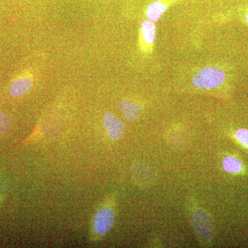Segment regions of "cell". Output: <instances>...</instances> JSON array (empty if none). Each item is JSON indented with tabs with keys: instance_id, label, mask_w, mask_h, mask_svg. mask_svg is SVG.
<instances>
[{
	"instance_id": "11",
	"label": "cell",
	"mask_w": 248,
	"mask_h": 248,
	"mask_svg": "<svg viewBox=\"0 0 248 248\" xmlns=\"http://www.w3.org/2000/svg\"><path fill=\"white\" fill-rule=\"evenodd\" d=\"M235 136L241 144L248 148V130L239 129L235 133Z\"/></svg>"
},
{
	"instance_id": "12",
	"label": "cell",
	"mask_w": 248,
	"mask_h": 248,
	"mask_svg": "<svg viewBox=\"0 0 248 248\" xmlns=\"http://www.w3.org/2000/svg\"><path fill=\"white\" fill-rule=\"evenodd\" d=\"M246 22H247V24H248V11L247 12V14H246Z\"/></svg>"
},
{
	"instance_id": "10",
	"label": "cell",
	"mask_w": 248,
	"mask_h": 248,
	"mask_svg": "<svg viewBox=\"0 0 248 248\" xmlns=\"http://www.w3.org/2000/svg\"><path fill=\"white\" fill-rule=\"evenodd\" d=\"M11 122L9 117L0 111V135H4L9 131Z\"/></svg>"
},
{
	"instance_id": "8",
	"label": "cell",
	"mask_w": 248,
	"mask_h": 248,
	"mask_svg": "<svg viewBox=\"0 0 248 248\" xmlns=\"http://www.w3.org/2000/svg\"><path fill=\"white\" fill-rule=\"evenodd\" d=\"M223 168L226 172L238 173L243 169L242 164L239 159L232 156H227L223 161Z\"/></svg>"
},
{
	"instance_id": "2",
	"label": "cell",
	"mask_w": 248,
	"mask_h": 248,
	"mask_svg": "<svg viewBox=\"0 0 248 248\" xmlns=\"http://www.w3.org/2000/svg\"><path fill=\"white\" fill-rule=\"evenodd\" d=\"M115 222V213L110 208L100 209L93 221L94 231L99 235L105 234L110 231Z\"/></svg>"
},
{
	"instance_id": "4",
	"label": "cell",
	"mask_w": 248,
	"mask_h": 248,
	"mask_svg": "<svg viewBox=\"0 0 248 248\" xmlns=\"http://www.w3.org/2000/svg\"><path fill=\"white\" fill-rule=\"evenodd\" d=\"M104 124L111 140L116 141L123 136L125 131L124 124L112 112H107L105 114Z\"/></svg>"
},
{
	"instance_id": "9",
	"label": "cell",
	"mask_w": 248,
	"mask_h": 248,
	"mask_svg": "<svg viewBox=\"0 0 248 248\" xmlns=\"http://www.w3.org/2000/svg\"><path fill=\"white\" fill-rule=\"evenodd\" d=\"M142 34L147 43L152 44L155 38V26L151 21H146L141 25Z\"/></svg>"
},
{
	"instance_id": "3",
	"label": "cell",
	"mask_w": 248,
	"mask_h": 248,
	"mask_svg": "<svg viewBox=\"0 0 248 248\" xmlns=\"http://www.w3.org/2000/svg\"><path fill=\"white\" fill-rule=\"evenodd\" d=\"M192 224L197 234L205 239H210L213 228L208 215L203 210H198L192 214Z\"/></svg>"
},
{
	"instance_id": "1",
	"label": "cell",
	"mask_w": 248,
	"mask_h": 248,
	"mask_svg": "<svg viewBox=\"0 0 248 248\" xmlns=\"http://www.w3.org/2000/svg\"><path fill=\"white\" fill-rule=\"evenodd\" d=\"M226 78V73L221 68L215 66L205 67L196 73L193 84L200 89H211L221 86Z\"/></svg>"
},
{
	"instance_id": "5",
	"label": "cell",
	"mask_w": 248,
	"mask_h": 248,
	"mask_svg": "<svg viewBox=\"0 0 248 248\" xmlns=\"http://www.w3.org/2000/svg\"><path fill=\"white\" fill-rule=\"evenodd\" d=\"M32 88L30 77L23 76L16 78L10 85L9 91L13 97H19L27 94Z\"/></svg>"
},
{
	"instance_id": "7",
	"label": "cell",
	"mask_w": 248,
	"mask_h": 248,
	"mask_svg": "<svg viewBox=\"0 0 248 248\" xmlns=\"http://www.w3.org/2000/svg\"><path fill=\"white\" fill-rule=\"evenodd\" d=\"M166 5L162 1H156L151 3L147 8L146 16L151 22L159 20L164 11L166 10Z\"/></svg>"
},
{
	"instance_id": "6",
	"label": "cell",
	"mask_w": 248,
	"mask_h": 248,
	"mask_svg": "<svg viewBox=\"0 0 248 248\" xmlns=\"http://www.w3.org/2000/svg\"><path fill=\"white\" fill-rule=\"evenodd\" d=\"M120 108L125 120L128 122L136 120L141 112L140 106L129 100H122L120 103Z\"/></svg>"
}]
</instances>
